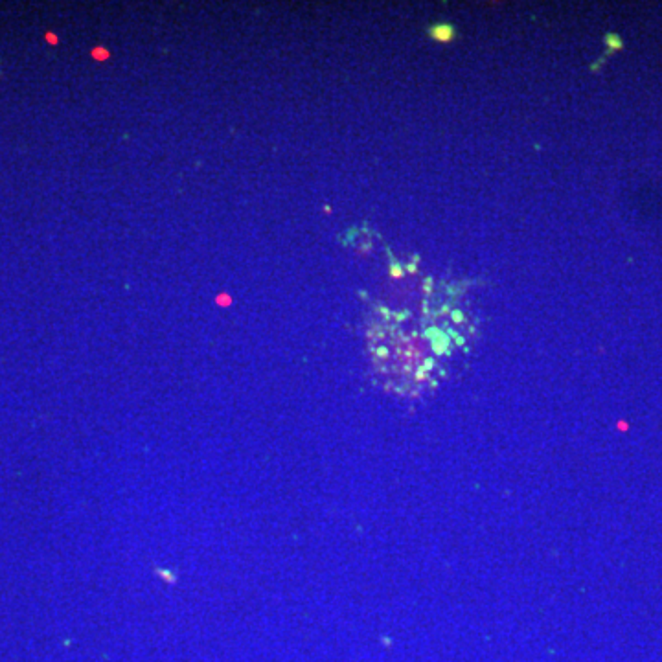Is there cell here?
<instances>
[{
  "instance_id": "1",
  "label": "cell",
  "mask_w": 662,
  "mask_h": 662,
  "mask_svg": "<svg viewBox=\"0 0 662 662\" xmlns=\"http://www.w3.org/2000/svg\"><path fill=\"white\" fill-rule=\"evenodd\" d=\"M452 28L449 24H441V26H434L431 28V37L436 39V41H451L452 37Z\"/></svg>"
}]
</instances>
